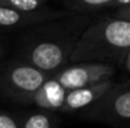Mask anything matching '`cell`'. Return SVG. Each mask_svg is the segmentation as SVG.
<instances>
[{"label":"cell","mask_w":130,"mask_h":128,"mask_svg":"<svg viewBox=\"0 0 130 128\" xmlns=\"http://www.w3.org/2000/svg\"><path fill=\"white\" fill-rule=\"evenodd\" d=\"M130 49V23L104 18L93 21L81 34L68 63L123 64Z\"/></svg>","instance_id":"2"},{"label":"cell","mask_w":130,"mask_h":128,"mask_svg":"<svg viewBox=\"0 0 130 128\" xmlns=\"http://www.w3.org/2000/svg\"><path fill=\"white\" fill-rule=\"evenodd\" d=\"M51 75L25 62L9 67L1 78V87L8 95L22 103H30L39 87Z\"/></svg>","instance_id":"3"},{"label":"cell","mask_w":130,"mask_h":128,"mask_svg":"<svg viewBox=\"0 0 130 128\" xmlns=\"http://www.w3.org/2000/svg\"><path fill=\"white\" fill-rule=\"evenodd\" d=\"M123 63H124L125 69H126L128 72H130V49L128 50V53H126V55H125V58H124Z\"/></svg>","instance_id":"15"},{"label":"cell","mask_w":130,"mask_h":128,"mask_svg":"<svg viewBox=\"0 0 130 128\" xmlns=\"http://www.w3.org/2000/svg\"><path fill=\"white\" fill-rule=\"evenodd\" d=\"M93 21L90 14H72L27 28L20 38L22 62L48 75L67 67L81 34Z\"/></svg>","instance_id":"1"},{"label":"cell","mask_w":130,"mask_h":128,"mask_svg":"<svg viewBox=\"0 0 130 128\" xmlns=\"http://www.w3.org/2000/svg\"><path fill=\"white\" fill-rule=\"evenodd\" d=\"M0 54H1V49H0Z\"/></svg>","instance_id":"16"},{"label":"cell","mask_w":130,"mask_h":128,"mask_svg":"<svg viewBox=\"0 0 130 128\" xmlns=\"http://www.w3.org/2000/svg\"><path fill=\"white\" fill-rule=\"evenodd\" d=\"M112 18H116V19H121V20H125V21H129L130 23V6H125V8H119L114 16Z\"/></svg>","instance_id":"13"},{"label":"cell","mask_w":130,"mask_h":128,"mask_svg":"<svg viewBox=\"0 0 130 128\" xmlns=\"http://www.w3.org/2000/svg\"><path fill=\"white\" fill-rule=\"evenodd\" d=\"M19 122V128H56L57 118L52 112H32L23 117Z\"/></svg>","instance_id":"9"},{"label":"cell","mask_w":130,"mask_h":128,"mask_svg":"<svg viewBox=\"0 0 130 128\" xmlns=\"http://www.w3.org/2000/svg\"><path fill=\"white\" fill-rule=\"evenodd\" d=\"M112 87H114L112 81H105V82L90 85V87L67 90L61 111L62 112H76L78 109L88 108L90 106L96 103Z\"/></svg>","instance_id":"7"},{"label":"cell","mask_w":130,"mask_h":128,"mask_svg":"<svg viewBox=\"0 0 130 128\" xmlns=\"http://www.w3.org/2000/svg\"><path fill=\"white\" fill-rule=\"evenodd\" d=\"M75 13L70 10H54L51 8H42L36 11H20L0 6V28H30Z\"/></svg>","instance_id":"6"},{"label":"cell","mask_w":130,"mask_h":128,"mask_svg":"<svg viewBox=\"0 0 130 128\" xmlns=\"http://www.w3.org/2000/svg\"><path fill=\"white\" fill-rule=\"evenodd\" d=\"M88 109L86 117L95 119H130V84L124 83L112 87Z\"/></svg>","instance_id":"5"},{"label":"cell","mask_w":130,"mask_h":128,"mask_svg":"<svg viewBox=\"0 0 130 128\" xmlns=\"http://www.w3.org/2000/svg\"><path fill=\"white\" fill-rule=\"evenodd\" d=\"M61 1L66 6V10H70L76 14H88L105 8H110L112 0H61Z\"/></svg>","instance_id":"10"},{"label":"cell","mask_w":130,"mask_h":128,"mask_svg":"<svg viewBox=\"0 0 130 128\" xmlns=\"http://www.w3.org/2000/svg\"><path fill=\"white\" fill-rule=\"evenodd\" d=\"M49 0H0V6L20 10V11H36L44 8Z\"/></svg>","instance_id":"11"},{"label":"cell","mask_w":130,"mask_h":128,"mask_svg":"<svg viewBox=\"0 0 130 128\" xmlns=\"http://www.w3.org/2000/svg\"><path fill=\"white\" fill-rule=\"evenodd\" d=\"M114 74V65L102 63H76L71 67H64L52 77L64 89L71 90L111 81Z\"/></svg>","instance_id":"4"},{"label":"cell","mask_w":130,"mask_h":128,"mask_svg":"<svg viewBox=\"0 0 130 128\" xmlns=\"http://www.w3.org/2000/svg\"><path fill=\"white\" fill-rule=\"evenodd\" d=\"M66 93H67V89H64L53 77H49L39 87L32 102L38 108L48 111V112L61 111Z\"/></svg>","instance_id":"8"},{"label":"cell","mask_w":130,"mask_h":128,"mask_svg":"<svg viewBox=\"0 0 130 128\" xmlns=\"http://www.w3.org/2000/svg\"><path fill=\"white\" fill-rule=\"evenodd\" d=\"M130 6V0H112L110 4V8H125Z\"/></svg>","instance_id":"14"},{"label":"cell","mask_w":130,"mask_h":128,"mask_svg":"<svg viewBox=\"0 0 130 128\" xmlns=\"http://www.w3.org/2000/svg\"><path fill=\"white\" fill-rule=\"evenodd\" d=\"M0 128H19V122L8 113L0 112Z\"/></svg>","instance_id":"12"}]
</instances>
